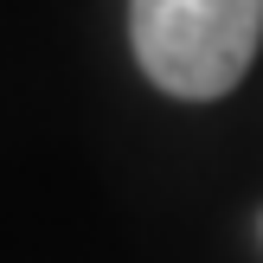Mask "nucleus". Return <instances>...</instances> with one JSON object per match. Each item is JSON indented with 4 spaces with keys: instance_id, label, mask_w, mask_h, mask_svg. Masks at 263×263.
<instances>
[{
    "instance_id": "nucleus-1",
    "label": "nucleus",
    "mask_w": 263,
    "mask_h": 263,
    "mask_svg": "<svg viewBox=\"0 0 263 263\" xmlns=\"http://www.w3.org/2000/svg\"><path fill=\"white\" fill-rule=\"evenodd\" d=\"M263 0H128V51L174 103H218L251 77Z\"/></svg>"
}]
</instances>
